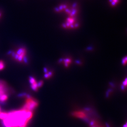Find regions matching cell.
Segmentation results:
<instances>
[{
    "label": "cell",
    "mask_w": 127,
    "mask_h": 127,
    "mask_svg": "<svg viewBox=\"0 0 127 127\" xmlns=\"http://www.w3.org/2000/svg\"><path fill=\"white\" fill-rule=\"evenodd\" d=\"M33 112L22 109L7 113L6 118L3 121L5 127H22L27 126L33 116Z\"/></svg>",
    "instance_id": "obj_1"
},
{
    "label": "cell",
    "mask_w": 127,
    "mask_h": 127,
    "mask_svg": "<svg viewBox=\"0 0 127 127\" xmlns=\"http://www.w3.org/2000/svg\"><path fill=\"white\" fill-rule=\"evenodd\" d=\"M10 54L12 58L17 62H26L27 52L25 48L23 47L19 48L16 50L12 52Z\"/></svg>",
    "instance_id": "obj_2"
},
{
    "label": "cell",
    "mask_w": 127,
    "mask_h": 127,
    "mask_svg": "<svg viewBox=\"0 0 127 127\" xmlns=\"http://www.w3.org/2000/svg\"><path fill=\"white\" fill-rule=\"evenodd\" d=\"M38 104H39L37 101L31 97L30 98H27L25 104L22 109L32 112L37 107Z\"/></svg>",
    "instance_id": "obj_3"
},
{
    "label": "cell",
    "mask_w": 127,
    "mask_h": 127,
    "mask_svg": "<svg viewBox=\"0 0 127 127\" xmlns=\"http://www.w3.org/2000/svg\"><path fill=\"white\" fill-rule=\"evenodd\" d=\"M7 89L6 83L0 81V96L4 94H7Z\"/></svg>",
    "instance_id": "obj_4"
},
{
    "label": "cell",
    "mask_w": 127,
    "mask_h": 127,
    "mask_svg": "<svg viewBox=\"0 0 127 127\" xmlns=\"http://www.w3.org/2000/svg\"><path fill=\"white\" fill-rule=\"evenodd\" d=\"M8 96L7 94H4L0 96V102H3L6 101L8 99Z\"/></svg>",
    "instance_id": "obj_5"
},
{
    "label": "cell",
    "mask_w": 127,
    "mask_h": 127,
    "mask_svg": "<svg viewBox=\"0 0 127 127\" xmlns=\"http://www.w3.org/2000/svg\"><path fill=\"white\" fill-rule=\"evenodd\" d=\"M110 6H115L119 3V0H110Z\"/></svg>",
    "instance_id": "obj_6"
},
{
    "label": "cell",
    "mask_w": 127,
    "mask_h": 127,
    "mask_svg": "<svg viewBox=\"0 0 127 127\" xmlns=\"http://www.w3.org/2000/svg\"><path fill=\"white\" fill-rule=\"evenodd\" d=\"M74 115L80 118H83L85 117V114L81 112H76L74 113Z\"/></svg>",
    "instance_id": "obj_7"
},
{
    "label": "cell",
    "mask_w": 127,
    "mask_h": 127,
    "mask_svg": "<svg viewBox=\"0 0 127 127\" xmlns=\"http://www.w3.org/2000/svg\"><path fill=\"white\" fill-rule=\"evenodd\" d=\"M7 116V113L5 112H0V119L4 120L6 118Z\"/></svg>",
    "instance_id": "obj_8"
},
{
    "label": "cell",
    "mask_w": 127,
    "mask_h": 127,
    "mask_svg": "<svg viewBox=\"0 0 127 127\" xmlns=\"http://www.w3.org/2000/svg\"><path fill=\"white\" fill-rule=\"evenodd\" d=\"M5 68V64L2 60H0V71H2Z\"/></svg>",
    "instance_id": "obj_9"
},
{
    "label": "cell",
    "mask_w": 127,
    "mask_h": 127,
    "mask_svg": "<svg viewBox=\"0 0 127 127\" xmlns=\"http://www.w3.org/2000/svg\"><path fill=\"white\" fill-rule=\"evenodd\" d=\"M52 73L51 72H49L48 73H46L45 75V77L46 78H49L50 76H51Z\"/></svg>",
    "instance_id": "obj_10"
},
{
    "label": "cell",
    "mask_w": 127,
    "mask_h": 127,
    "mask_svg": "<svg viewBox=\"0 0 127 127\" xmlns=\"http://www.w3.org/2000/svg\"><path fill=\"white\" fill-rule=\"evenodd\" d=\"M43 84V82L42 81H40L38 83V88H41L42 87Z\"/></svg>",
    "instance_id": "obj_11"
},
{
    "label": "cell",
    "mask_w": 127,
    "mask_h": 127,
    "mask_svg": "<svg viewBox=\"0 0 127 127\" xmlns=\"http://www.w3.org/2000/svg\"><path fill=\"white\" fill-rule=\"evenodd\" d=\"M1 16V13H0V17Z\"/></svg>",
    "instance_id": "obj_12"
},
{
    "label": "cell",
    "mask_w": 127,
    "mask_h": 127,
    "mask_svg": "<svg viewBox=\"0 0 127 127\" xmlns=\"http://www.w3.org/2000/svg\"><path fill=\"white\" fill-rule=\"evenodd\" d=\"M26 127V126H25V127Z\"/></svg>",
    "instance_id": "obj_13"
},
{
    "label": "cell",
    "mask_w": 127,
    "mask_h": 127,
    "mask_svg": "<svg viewBox=\"0 0 127 127\" xmlns=\"http://www.w3.org/2000/svg\"></svg>",
    "instance_id": "obj_14"
}]
</instances>
